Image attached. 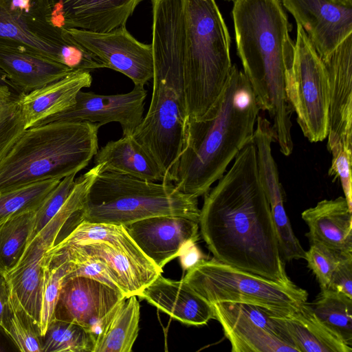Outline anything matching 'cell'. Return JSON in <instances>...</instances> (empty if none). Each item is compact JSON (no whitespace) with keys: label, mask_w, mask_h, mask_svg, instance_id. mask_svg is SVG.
<instances>
[{"label":"cell","mask_w":352,"mask_h":352,"mask_svg":"<svg viewBox=\"0 0 352 352\" xmlns=\"http://www.w3.org/2000/svg\"><path fill=\"white\" fill-rule=\"evenodd\" d=\"M204 195L199 226L214 258L283 285L287 275L252 140Z\"/></svg>","instance_id":"cell-1"},{"label":"cell","mask_w":352,"mask_h":352,"mask_svg":"<svg viewBox=\"0 0 352 352\" xmlns=\"http://www.w3.org/2000/svg\"><path fill=\"white\" fill-rule=\"evenodd\" d=\"M153 56L182 69L187 118H201L228 78L230 37L215 0H151Z\"/></svg>","instance_id":"cell-2"},{"label":"cell","mask_w":352,"mask_h":352,"mask_svg":"<svg viewBox=\"0 0 352 352\" xmlns=\"http://www.w3.org/2000/svg\"><path fill=\"white\" fill-rule=\"evenodd\" d=\"M238 56L260 110L267 111L280 151L294 149L293 111L285 93L295 45L280 0H234L232 11Z\"/></svg>","instance_id":"cell-3"},{"label":"cell","mask_w":352,"mask_h":352,"mask_svg":"<svg viewBox=\"0 0 352 352\" xmlns=\"http://www.w3.org/2000/svg\"><path fill=\"white\" fill-rule=\"evenodd\" d=\"M260 109L244 73L232 65L223 88L199 119L187 118L173 184L195 197L204 195L252 140Z\"/></svg>","instance_id":"cell-4"},{"label":"cell","mask_w":352,"mask_h":352,"mask_svg":"<svg viewBox=\"0 0 352 352\" xmlns=\"http://www.w3.org/2000/svg\"><path fill=\"white\" fill-rule=\"evenodd\" d=\"M99 128L59 121L25 129L0 162V193L77 174L98 151Z\"/></svg>","instance_id":"cell-5"},{"label":"cell","mask_w":352,"mask_h":352,"mask_svg":"<svg viewBox=\"0 0 352 352\" xmlns=\"http://www.w3.org/2000/svg\"><path fill=\"white\" fill-rule=\"evenodd\" d=\"M159 215L199 221L197 198L171 183L150 182L101 169L86 194L79 221L126 226Z\"/></svg>","instance_id":"cell-6"},{"label":"cell","mask_w":352,"mask_h":352,"mask_svg":"<svg viewBox=\"0 0 352 352\" xmlns=\"http://www.w3.org/2000/svg\"><path fill=\"white\" fill-rule=\"evenodd\" d=\"M153 58L150 105L133 135L160 167L164 182L173 184L187 119L184 80L177 65L164 58Z\"/></svg>","instance_id":"cell-7"},{"label":"cell","mask_w":352,"mask_h":352,"mask_svg":"<svg viewBox=\"0 0 352 352\" xmlns=\"http://www.w3.org/2000/svg\"><path fill=\"white\" fill-rule=\"evenodd\" d=\"M50 0H0V43L45 56L74 71L106 68L67 29L50 21Z\"/></svg>","instance_id":"cell-8"},{"label":"cell","mask_w":352,"mask_h":352,"mask_svg":"<svg viewBox=\"0 0 352 352\" xmlns=\"http://www.w3.org/2000/svg\"><path fill=\"white\" fill-rule=\"evenodd\" d=\"M209 304L245 303L271 314H284L305 303L308 293L294 283L283 285L215 258L203 259L182 279Z\"/></svg>","instance_id":"cell-9"},{"label":"cell","mask_w":352,"mask_h":352,"mask_svg":"<svg viewBox=\"0 0 352 352\" xmlns=\"http://www.w3.org/2000/svg\"><path fill=\"white\" fill-rule=\"evenodd\" d=\"M296 25L294 58L286 75L285 93L304 136L310 142H322L328 134V76L304 30Z\"/></svg>","instance_id":"cell-10"},{"label":"cell","mask_w":352,"mask_h":352,"mask_svg":"<svg viewBox=\"0 0 352 352\" xmlns=\"http://www.w3.org/2000/svg\"><path fill=\"white\" fill-rule=\"evenodd\" d=\"M211 305L232 352H298L286 329L266 309L245 303Z\"/></svg>","instance_id":"cell-11"},{"label":"cell","mask_w":352,"mask_h":352,"mask_svg":"<svg viewBox=\"0 0 352 352\" xmlns=\"http://www.w3.org/2000/svg\"><path fill=\"white\" fill-rule=\"evenodd\" d=\"M126 298L122 292L93 278H65L53 319L80 325L91 335L96 344L105 324Z\"/></svg>","instance_id":"cell-12"},{"label":"cell","mask_w":352,"mask_h":352,"mask_svg":"<svg viewBox=\"0 0 352 352\" xmlns=\"http://www.w3.org/2000/svg\"><path fill=\"white\" fill-rule=\"evenodd\" d=\"M81 45L106 66L130 78L135 85L144 86L153 76L151 44L137 41L122 26L108 32L67 29Z\"/></svg>","instance_id":"cell-13"},{"label":"cell","mask_w":352,"mask_h":352,"mask_svg":"<svg viewBox=\"0 0 352 352\" xmlns=\"http://www.w3.org/2000/svg\"><path fill=\"white\" fill-rule=\"evenodd\" d=\"M146 96L147 91L142 85H135L127 93L111 95L81 90L71 108L42 120L36 126L52 122L86 121L100 127L110 122H118L122 135H133L144 118Z\"/></svg>","instance_id":"cell-14"},{"label":"cell","mask_w":352,"mask_h":352,"mask_svg":"<svg viewBox=\"0 0 352 352\" xmlns=\"http://www.w3.org/2000/svg\"><path fill=\"white\" fill-rule=\"evenodd\" d=\"M304 30L320 58L352 34V7L334 0H280Z\"/></svg>","instance_id":"cell-15"},{"label":"cell","mask_w":352,"mask_h":352,"mask_svg":"<svg viewBox=\"0 0 352 352\" xmlns=\"http://www.w3.org/2000/svg\"><path fill=\"white\" fill-rule=\"evenodd\" d=\"M140 250L163 269L178 257L182 246L199 239V221L178 215H159L124 226Z\"/></svg>","instance_id":"cell-16"},{"label":"cell","mask_w":352,"mask_h":352,"mask_svg":"<svg viewBox=\"0 0 352 352\" xmlns=\"http://www.w3.org/2000/svg\"><path fill=\"white\" fill-rule=\"evenodd\" d=\"M329 85V152L340 143L352 144V34L321 59Z\"/></svg>","instance_id":"cell-17"},{"label":"cell","mask_w":352,"mask_h":352,"mask_svg":"<svg viewBox=\"0 0 352 352\" xmlns=\"http://www.w3.org/2000/svg\"><path fill=\"white\" fill-rule=\"evenodd\" d=\"M142 0H50V21L64 29L108 32L124 26Z\"/></svg>","instance_id":"cell-18"},{"label":"cell","mask_w":352,"mask_h":352,"mask_svg":"<svg viewBox=\"0 0 352 352\" xmlns=\"http://www.w3.org/2000/svg\"><path fill=\"white\" fill-rule=\"evenodd\" d=\"M91 82L90 72L76 70L41 88L19 94L16 100L25 129L71 108L78 92L91 87Z\"/></svg>","instance_id":"cell-19"},{"label":"cell","mask_w":352,"mask_h":352,"mask_svg":"<svg viewBox=\"0 0 352 352\" xmlns=\"http://www.w3.org/2000/svg\"><path fill=\"white\" fill-rule=\"evenodd\" d=\"M173 318L190 326H202L214 319L212 307L183 280L160 274L138 296Z\"/></svg>","instance_id":"cell-20"},{"label":"cell","mask_w":352,"mask_h":352,"mask_svg":"<svg viewBox=\"0 0 352 352\" xmlns=\"http://www.w3.org/2000/svg\"><path fill=\"white\" fill-rule=\"evenodd\" d=\"M301 217L309 228L305 235L310 244L352 254V208L345 197L322 200L304 210Z\"/></svg>","instance_id":"cell-21"},{"label":"cell","mask_w":352,"mask_h":352,"mask_svg":"<svg viewBox=\"0 0 352 352\" xmlns=\"http://www.w3.org/2000/svg\"><path fill=\"white\" fill-rule=\"evenodd\" d=\"M0 69L20 94L61 79L74 71L45 56L1 43Z\"/></svg>","instance_id":"cell-22"},{"label":"cell","mask_w":352,"mask_h":352,"mask_svg":"<svg viewBox=\"0 0 352 352\" xmlns=\"http://www.w3.org/2000/svg\"><path fill=\"white\" fill-rule=\"evenodd\" d=\"M52 247L46 238L36 235L26 243L17 263L4 273L20 303L38 327L42 300L41 262L45 252Z\"/></svg>","instance_id":"cell-23"},{"label":"cell","mask_w":352,"mask_h":352,"mask_svg":"<svg viewBox=\"0 0 352 352\" xmlns=\"http://www.w3.org/2000/svg\"><path fill=\"white\" fill-rule=\"evenodd\" d=\"M271 315L286 329L298 352L352 351L318 319L307 302L286 314Z\"/></svg>","instance_id":"cell-24"},{"label":"cell","mask_w":352,"mask_h":352,"mask_svg":"<svg viewBox=\"0 0 352 352\" xmlns=\"http://www.w3.org/2000/svg\"><path fill=\"white\" fill-rule=\"evenodd\" d=\"M94 157V165L102 164V170L164 182L160 167L133 135H122L117 140L107 142Z\"/></svg>","instance_id":"cell-25"},{"label":"cell","mask_w":352,"mask_h":352,"mask_svg":"<svg viewBox=\"0 0 352 352\" xmlns=\"http://www.w3.org/2000/svg\"><path fill=\"white\" fill-rule=\"evenodd\" d=\"M140 307L136 296L124 300L98 337L94 352H130L139 332Z\"/></svg>","instance_id":"cell-26"},{"label":"cell","mask_w":352,"mask_h":352,"mask_svg":"<svg viewBox=\"0 0 352 352\" xmlns=\"http://www.w3.org/2000/svg\"><path fill=\"white\" fill-rule=\"evenodd\" d=\"M309 303L318 319L345 344L352 346V298L330 289H320Z\"/></svg>","instance_id":"cell-27"},{"label":"cell","mask_w":352,"mask_h":352,"mask_svg":"<svg viewBox=\"0 0 352 352\" xmlns=\"http://www.w3.org/2000/svg\"><path fill=\"white\" fill-rule=\"evenodd\" d=\"M43 272L42 300L39 329L41 336L53 320L56 304L62 284L71 272L65 249L45 253L41 262Z\"/></svg>","instance_id":"cell-28"},{"label":"cell","mask_w":352,"mask_h":352,"mask_svg":"<svg viewBox=\"0 0 352 352\" xmlns=\"http://www.w3.org/2000/svg\"><path fill=\"white\" fill-rule=\"evenodd\" d=\"M4 324L21 352H42V336L38 325L20 303L8 282Z\"/></svg>","instance_id":"cell-29"},{"label":"cell","mask_w":352,"mask_h":352,"mask_svg":"<svg viewBox=\"0 0 352 352\" xmlns=\"http://www.w3.org/2000/svg\"><path fill=\"white\" fill-rule=\"evenodd\" d=\"M36 210L12 217L0 226V272L6 273L20 258L32 231Z\"/></svg>","instance_id":"cell-30"},{"label":"cell","mask_w":352,"mask_h":352,"mask_svg":"<svg viewBox=\"0 0 352 352\" xmlns=\"http://www.w3.org/2000/svg\"><path fill=\"white\" fill-rule=\"evenodd\" d=\"M91 335L78 324L53 319L42 336V352H94Z\"/></svg>","instance_id":"cell-31"},{"label":"cell","mask_w":352,"mask_h":352,"mask_svg":"<svg viewBox=\"0 0 352 352\" xmlns=\"http://www.w3.org/2000/svg\"><path fill=\"white\" fill-rule=\"evenodd\" d=\"M60 181H41L0 193V226L15 214L36 210Z\"/></svg>","instance_id":"cell-32"},{"label":"cell","mask_w":352,"mask_h":352,"mask_svg":"<svg viewBox=\"0 0 352 352\" xmlns=\"http://www.w3.org/2000/svg\"><path fill=\"white\" fill-rule=\"evenodd\" d=\"M62 249L66 250L71 266V272L65 278L75 276L90 278L123 293L118 280L103 261L89 254L77 244L69 245Z\"/></svg>","instance_id":"cell-33"},{"label":"cell","mask_w":352,"mask_h":352,"mask_svg":"<svg viewBox=\"0 0 352 352\" xmlns=\"http://www.w3.org/2000/svg\"><path fill=\"white\" fill-rule=\"evenodd\" d=\"M76 175L73 173L60 179L36 210L32 231L27 242L31 241L64 205L75 185Z\"/></svg>","instance_id":"cell-34"},{"label":"cell","mask_w":352,"mask_h":352,"mask_svg":"<svg viewBox=\"0 0 352 352\" xmlns=\"http://www.w3.org/2000/svg\"><path fill=\"white\" fill-rule=\"evenodd\" d=\"M324 245L311 243L305 259L319 283L320 289L329 287L331 276L340 261L346 256Z\"/></svg>","instance_id":"cell-35"},{"label":"cell","mask_w":352,"mask_h":352,"mask_svg":"<svg viewBox=\"0 0 352 352\" xmlns=\"http://www.w3.org/2000/svg\"><path fill=\"white\" fill-rule=\"evenodd\" d=\"M16 99L11 100L0 115V162L25 130Z\"/></svg>","instance_id":"cell-36"},{"label":"cell","mask_w":352,"mask_h":352,"mask_svg":"<svg viewBox=\"0 0 352 352\" xmlns=\"http://www.w3.org/2000/svg\"><path fill=\"white\" fill-rule=\"evenodd\" d=\"M332 155L329 175L339 179L349 206L352 208L351 166L352 145L338 144L330 152Z\"/></svg>","instance_id":"cell-37"},{"label":"cell","mask_w":352,"mask_h":352,"mask_svg":"<svg viewBox=\"0 0 352 352\" xmlns=\"http://www.w3.org/2000/svg\"><path fill=\"white\" fill-rule=\"evenodd\" d=\"M327 289L352 298V254L344 256L338 263Z\"/></svg>","instance_id":"cell-38"},{"label":"cell","mask_w":352,"mask_h":352,"mask_svg":"<svg viewBox=\"0 0 352 352\" xmlns=\"http://www.w3.org/2000/svg\"><path fill=\"white\" fill-rule=\"evenodd\" d=\"M178 257L184 271L189 270L205 258L196 245V242L192 241L187 242L182 246Z\"/></svg>","instance_id":"cell-39"},{"label":"cell","mask_w":352,"mask_h":352,"mask_svg":"<svg viewBox=\"0 0 352 352\" xmlns=\"http://www.w3.org/2000/svg\"><path fill=\"white\" fill-rule=\"evenodd\" d=\"M9 285L3 273L0 272V327L6 330L4 316L8 296Z\"/></svg>","instance_id":"cell-40"},{"label":"cell","mask_w":352,"mask_h":352,"mask_svg":"<svg viewBox=\"0 0 352 352\" xmlns=\"http://www.w3.org/2000/svg\"><path fill=\"white\" fill-rule=\"evenodd\" d=\"M19 351L12 337L0 327V352Z\"/></svg>","instance_id":"cell-41"},{"label":"cell","mask_w":352,"mask_h":352,"mask_svg":"<svg viewBox=\"0 0 352 352\" xmlns=\"http://www.w3.org/2000/svg\"><path fill=\"white\" fill-rule=\"evenodd\" d=\"M17 96H12L11 88L8 87H0V115L6 109L8 103L11 100L16 98Z\"/></svg>","instance_id":"cell-42"},{"label":"cell","mask_w":352,"mask_h":352,"mask_svg":"<svg viewBox=\"0 0 352 352\" xmlns=\"http://www.w3.org/2000/svg\"><path fill=\"white\" fill-rule=\"evenodd\" d=\"M8 87L16 91L14 85L8 78L6 74L1 69H0V87Z\"/></svg>","instance_id":"cell-43"},{"label":"cell","mask_w":352,"mask_h":352,"mask_svg":"<svg viewBox=\"0 0 352 352\" xmlns=\"http://www.w3.org/2000/svg\"><path fill=\"white\" fill-rule=\"evenodd\" d=\"M338 3L341 5L352 7V0H334Z\"/></svg>","instance_id":"cell-44"}]
</instances>
